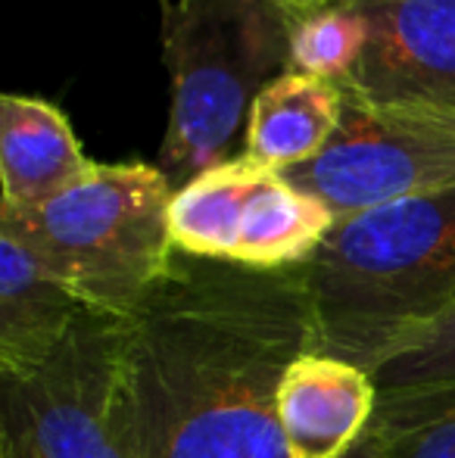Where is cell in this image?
I'll return each instance as SVG.
<instances>
[{
  "mask_svg": "<svg viewBox=\"0 0 455 458\" xmlns=\"http://www.w3.org/2000/svg\"><path fill=\"white\" fill-rule=\"evenodd\" d=\"M122 346L138 458H293L278 386L316 350L303 266L247 268L175 250L122 318ZM350 458H377L371 434Z\"/></svg>",
  "mask_w": 455,
  "mask_h": 458,
  "instance_id": "1",
  "label": "cell"
},
{
  "mask_svg": "<svg viewBox=\"0 0 455 458\" xmlns=\"http://www.w3.org/2000/svg\"><path fill=\"white\" fill-rule=\"evenodd\" d=\"M303 272L316 352L371 374L455 309V187L341 218Z\"/></svg>",
  "mask_w": 455,
  "mask_h": 458,
  "instance_id": "2",
  "label": "cell"
},
{
  "mask_svg": "<svg viewBox=\"0 0 455 458\" xmlns=\"http://www.w3.org/2000/svg\"><path fill=\"white\" fill-rule=\"evenodd\" d=\"M169 125L156 169L184 187L225 163L256 97L291 69V16L278 0L165 4Z\"/></svg>",
  "mask_w": 455,
  "mask_h": 458,
  "instance_id": "3",
  "label": "cell"
},
{
  "mask_svg": "<svg viewBox=\"0 0 455 458\" xmlns=\"http://www.w3.org/2000/svg\"><path fill=\"white\" fill-rule=\"evenodd\" d=\"M172 193L156 165L94 163L47 203L0 206V231L22 241L94 312L125 318L175 259Z\"/></svg>",
  "mask_w": 455,
  "mask_h": 458,
  "instance_id": "4",
  "label": "cell"
},
{
  "mask_svg": "<svg viewBox=\"0 0 455 458\" xmlns=\"http://www.w3.org/2000/svg\"><path fill=\"white\" fill-rule=\"evenodd\" d=\"M0 458H138L122 318L88 312L29 371H0Z\"/></svg>",
  "mask_w": 455,
  "mask_h": 458,
  "instance_id": "5",
  "label": "cell"
},
{
  "mask_svg": "<svg viewBox=\"0 0 455 458\" xmlns=\"http://www.w3.org/2000/svg\"><path fill=\"white\" fill-rule=\"evenodd\" d=\"M334 218L455 187V106L365 103L343 94V119L316 159L281 172Z\"/></svg>",
  "mask_w": 455,
  "mask_h": 458,
  "instance_id": "6",
  "label": "cell"
},
{
  "mask_svg": "<svg viewBox=\"0 0 455 458\" xmlns=\"http://www.w3.org/2000/svg\"><path fill=\"white\" fill-rule=\"evenodd\" d=\"M368 44L343 94L455 106V0H358Z\"/></svg>",
  "mask_w": 455,
  "mask_h": 458,
  "instance_id": "7",
  "label": "cell"
},
{
  "mask_svg": "<svg viewBox=\"0 0 455 458\" xmlns=\"http://www.w3.org/2000/svg\"><path fill=\"white\" fill-rule=\"evenodd\" d=\"M375 409V377L316 350L293 359L278 386V418L293 458H350Z\"/></svg>",
  "mask_w": 455,
  "mask_h": 458,
  "instance_id": "8",
  "label": "cell"
},
{
  "mask_svg": "<svg viewBox=\"0 0 455 458\" xmlns=\"http://www.w3.org/2000/svg\"><path fill=\"white\" fill-rule=\"evenodd\" d=\"M94 163L66 113L41 97H0V206L31 209L79 184Z\"/></svg>",
  "mask_w": 455,
  "mask_h": 458,
  "instance_id": "9",
  "label": "cell"
},
{
  "mask_svg": "<svg viewBox=\"0 0 455 458\" xmlns=\"http://www.w3.org/2000/svg\"><path fill=\"white\" fill-rule=\"evenodd\" d=\"M94 312L22 241L0 231V371H29Z\"/></svg>",
  "mask_w": 455,
  "mask_h": 458,
  "instance_id": "10",
  "label": "cell"
},
{
  "mask_svg": "<svg viewBox=\"0 0 455 458\" xmlns=\"http://www.w3.org/2000/svg\"><path fill=\"white\" fill-rule=\"evenodd\" d=\"M343 119V88L287 69L259 97L247 119L243 153L265 169L287 172L316 159Z\"/></svg>",
  "mask_w": 455,
  "mask_h": 458,
  "instance_id": "11",
  "label": "cell"
},
{
  "mask_svg": "<svg viewBox=\"0 0 455 458\" xmlns=\"http://www.w3.org/2000/svg\"><path fill=\"white\" fill-rule=\"evenodd\" d=\"M377 409L371 434H396L455 409V309L425 337L371 371Z\"/></svg>",
  "mask_w": 455,
  "mask_h": 458,
  "instance_id": "12",
  "label": "cell"
},
{
  "mask_svg": "<svg viewBox=\"0 0 455 458\" xmlns=\"http://www.w3.org/2000/svg\"><path fill=\"white\" fill-rule=\"evenodd\" d=\"M262 169L265 165L240 153L178 187L169 206V231L178 253L234 262L243 206Z\"/></svg>",
  "mask_w": 455,
  "mask_h": 458,
  "instance_id": "13",
  "label": "cell"
},
{
  "mask_svg": "<svg viewBox=\"0 0 455 458\" xmlns=\"http://www.w3.org/2000/svg\"><path fill=\"white\" fill-rule=\"evenodd\" d=\"M291 16V72L343 85L368 44V22L358 6L287 13Z\"/></svg>",
  "mask_w": 455,
  "mask_h": 458,
  "instance_id": "14",
  "label": "cell"
},
{
  "mask_svg": "<svg viewBox=\"0 0 455 458\" xmlns=\"http://www.w3.org/2000/svg\"><path fill=\"white\" fill-rule=\"evenodd\" d=\"M371 434V430H368ZM377 458H455V409L396 434H371Z\"/></svg>",
  "mask_w": 455,
  "mask_h": 458,
  "instance_id": "15",
  "label": "cell"
},
{
  "mask_svg": "<svg viewBox=\"0 0 455 458\" xmlns=\"http://www.w3.org/2000/svg\"><path fill=\"white\" fill-rule=\"evenodd\" d=\"M287 13H306V10H324V6H352L358 0H278Z\"/></svg>",
  "mask_w": 455,
  "mask_h": 458,
  "instance_id": "16",
  "label": "cell"
},
{
  "mask_svg": "<svg viewBox=\"0 0 455 458\" xmlns=\"http://www.w3.org/2000/svg\"><path fill=\"white\" fill-rule=\"evenodd\" d=\"M165 4H169V0H163V6H165Z\"/></svg>",
  "mask_w": 455,
  "mask_h": 458,
  "instance_id": "17",
  "label": "cell"
}]
</instances>
